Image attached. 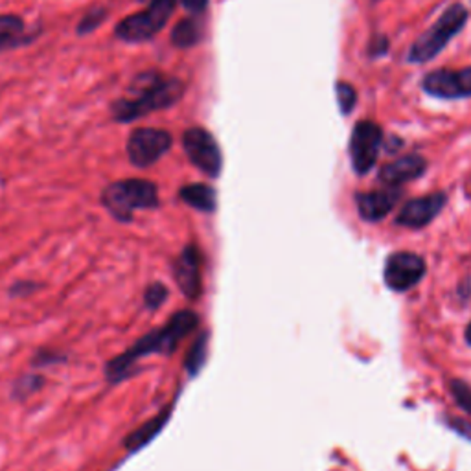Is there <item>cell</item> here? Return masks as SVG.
Wrapping results in <instances>:
<instances>
[{"instance_id":"obj_1","label":"cell","mask_w":471,"mask_h":471,"mask_svg":"<svg viewBox=\"0 0 471 471\" xmlns=\"http://www.w3.org/2000/svg\"><path fill=\"white\" fill-rule=\"evenodd\" d=\"M199 322L201 318L194 310L175 311L170 320L159 326L157 330H152L150 334L135 341L131 348L109 359L105 365V379L113 385L122 383L126 378H129L131 369L142 357L173 355L179 348V343L199 328Z\"/></svg>"},{"instance_id":"obj_2","label":"cell","mask_w":471,"mask_h":471,"mask_svg":"<svg viewBox=\"0 0 471 471\" xmlns=\"http://www.w3.org/2000/svg\"><path fill=\"white\" fill-rule=\"evenodd\" d=\"M185 91V82L180 78L164 76L157 70L140 72L129 85V96L111 103V117L117 124H131L177 105Z\"/></svg>"},{"instance_id":"obj_3","label":"cell","mask_w":471,"mask_h":471,"mask_svg":"<svg viewBox=\"0 0 471 471\" xmlns=\"http://www.w3.org/2000/svg\"><path fill=\"white\" fill-rule=\"evenodd\" d=\"M103 208L120 223H131L135 212L161 205L159 187L146 179H122L107 185L100 197Z\"/></svg>"},{"instance_id":"obj_4","label":"cell","mask_w":471,"mask_h":471,"mask_svg":"<svg viewBox=\"0 0 471 471\" xmlns=\"http://www.w3.org/2000/svg\"><path fill=\"white\" fill-rule=\"evenodd\" d=\"M467 10L462 4L449 6L432 26H429L413 43L407 61L423 65L437 57L467 22Z\"/></svg>"},{"instance_id":"obj_5","label":"cell","mask_w":471,"mask_h":471,"mask_svg":"<svg viewBox=\"0 0 471 471\" xmlns=\"http://www.w3.org/2000/svg\"><path fill=\"white\" fill-rule=\"evenodd\" d=\"M175 6L177 0H150L142 12L122 19L115 26V38L129 45L152 41L164 30Z\"/></svg>"},{"instance_id":"obj_6","label":"cell","mask_w":471,"mask_h":471,"mask_svg":"<svg viewBox=\"0 0 471 471\" xmlns=\"http://www.w3.org/2000/svg\"><path fill=\"white\" fill-rule=\"evenodd\" d=\"M173 146L170 131L161 127H138L127 138V159L135 168L146 170L157 164Z\"/></svg>"},{"instance_id":"obj_7","label":"cell","mask_w":471,"mask_h":471,"mask_svg":"<svg viewBox=\"0 0 471 471\" xmlns=\"http://www.w3.org/2000/svg\"><path fill=\"white\" fill-rule=\"evenodd\" d=\"M183 150L188 161L206 177L217 179L223 170V153L215 136L201 127H190L183 133Z\"/></svg>"},{"instance_id":"obj_8","label":"cell","mask_w":471,"mask_h":471,"mask_svg":"<svg viewBox=\"0 0 471 471\" xmlns=\"http://www.w3.org/2000/svg\"><path fill=\"white\" fill-rule=\"evenodd\" d=\"M381 144L383 129L376 122L361 120L353 126L348 142V153L352 168L357 175H365L376 166Z\"/></svg>"},{"instance_id":"obj_9","label":"cell","mask_w":471,"mask_h":471,"mask_svg":"<svg viewBox=\"0 0 471 471\" xmlns=\"http://www.w3.org/2000/svg\"><path fill=\"white\" fill-rule=\"evenodd\" d=\"M173 280L190 302H197L203 295V257L201 250L190 243L180 249L177 258L171 262Z\"/></svg>"},{"instance_id":"obj_10","label":"cell","mask_w":471,"mask_h":471,"mask_svg":"<svg viewBox=\"0 0 471 471\" xmlns=\"http://www.w3.org/2000/svg\"><path fill=\"white\" fill-rule=\"evenodd\" d=\"M425 94L437 100H464L471 98V66L432 70L422 80Z\"/></svg>"},{"instance_id":"obj_11","label":"cell","mask_w":471,"mask_h":471,"mask_svg":"<svg viewBox=\"0 0 471 471\" xmlns=\"http://www.w3.org/2000/svg\"><path fill=\"white\" fill-rule=\"evenodd\" d=\"M425 271L427 266L423 258L414 255V252H394L385 264L383 280L390 292L406 293L422 282Z\"/></svg>"},{"instance_id":"obj_12","label":"cell","mask_w":471,"mask_h":471,"mask_svg":"<svg viewBox=\"0 0 471 471\" xmlns=\"http://www.w3.org/2000/svg\"><path fill=\"white\" fill-rule=\"evenodd\" d=\"M448 197L442 192H434L423 197H416L404 205L396 217V225L407 229H423L437 217L446 206Z\"/></svg>"},{"instance_id":"obj_13","label":"cell","mask_w":471,"mask_h":471,"mask_svg":"<svg viewBox=\"0 0 471 471\" xmlns=\"http://www.w3.org/2000/svg\"><path fill=\"white\" fill-rule=\"evenodd\" d=\"M397 201H400V192L392 187L355 196V205L361 220L371 223L381 222L383 217H387L394 210Z\"/></svg>"},{"instance_id":"obj_14","label":"cell","mask_w":471,"mask_h":471,"mask_svg":"<svg viewBox=\"0 0 471 471\" xmlns=\"http://www.w3.org/2000/svg\"><path fill=\"white\" fill-rule=\"evenodd\" d=\"M427 170V161L420 155H406L385 164L379 171V180L387 187L397 188L411 180L420 179Z\"/></svg>"},{"instance_id":"obj_15","label":"cell","mask_w":471,"mask_h":471,"mask_svg":"<svg viewBox=\"0 0 471 471\" xmlns=\"http://www.w3.org/2000/svg\"><path fill=\"white\" fill-rule=\"evenodd\" d=\"M171 413H173V404H168L162 411H159L148 422H144L135 431H131L127 437L124 439V442H122L124 449H127L129 453H136L142 448H146L157 437V434L166 427V423L170 422Z\"/></svg>"},{"instance_id":"obj_16","label":"cell","mask_w":471,"mask_h":471,"mask_svg":"<svg viewBox=\"0 0 471 471\" xmlns=\"http://www.w3.org/2000/svg\"><path fill=\"white\" fill-rule=\"evenodd\" d=\"M28 28L22 17L15 13L0 15V52H8L30 43Z\"/></svg>"},{"instance_id":"obj_17","label":"cell","mask_w":471,"mask_h":471,"mask_svg":"<svg viewBox=\"0 0 471 471\" xmlns=\"http://www.w3.org/2000/svg\"><path fill=\"white\" fill-rule=\"evenodd\" d=\"M179 199L203 214H214L217 210V192L205 183H192L179 190Z\"/></svg>"},{"instance_id":"obj_18","label":"cell","mask_w":471,"mask_h":471,"mask_svg":"<svg viewBox=\"0 0 471 471\" xmlns=\"http://www.w3.org/2000/svg\"><path fill=\"white\" fill-rule=\"evenodd\" d=\"M201 41V26L194 17L180 19L171 30V43L175 48H194Z\"/></svg>"},{"instance_id":"obj_19","label":"cell","mask_w":471,"mask_h":471,"mask_svg":"<svg viewBox=\"0 0 471 471\" xmlns=\"http://www.w3.org/2000/svg\"><path fill=\"white\" fill-rule=\"evenodd\" d=\"M208 343H210V334L203 330L194 341V345L188 348L185 357V371L188 372L190 378H196L203 371L208 359Z\"/></svg>"},{"instance_id":"obj_20","label":"cell","mask_w":471,"mask_h":471,"mask_svg":"<svg viewBox=\"0 0 471 471\" xmlns=\"http://www.w3.org/2000/svg\"><path fill=\"white\" fill-rule=\"evenodd\" d=\"M109 17V8L107 6H92L91 10L85 12V15L80 19L76 26L78 35H89L96 31Z\"/></svg>"},{"instance_id":"obj_21","label":"cell","mask_w":471,"mask_h":471,"mask_svg":"<svg viewBox=\"0 0 471 471\" xmlns=\"http://www.w3.org/2000/svg\"><path fill=\"white\" fill-rule=\"evenodd\" d=\"M45 385V378L43 376H35V374H28V376H21L15 383H13V396L17 400H28V397L35 392H39L41 387Z\"/></svg>"},{"instance_id":"obj_22","label":"cell","mask_w":471,"mask_h":471,"mask_svg":"<svg viewBox=\"0 0 471 471\" xmlns=\"http://www.w3.org/2000/svg\"><path fill=\"white\" fill-rule=\"evenodd\" d=\"M336 94H337V101H339V109L345 117H348L357 103V91L353 85H350L348 82H337L336 83Z\"/></svg>"},{"instance_id":"obj_23","label":"cell","mask_w":471,"mask_h":471,"mask_svg":"<svg viewBox=\"0 0 471 471\" xmlns=\"http://www.w3.org/2000/svg\"><path fill=\"white\" fill-rule=\"evenodd\" d=\"M168 295L170 292L162 282H153L146 287V292H144V306L148 310H159L168 301Z\"/></svg>"},{"instance_id":"obj_24","label":"cell","mask_w":471,"mask_h":471,"mask_svg":"<svg viewBox=\"0 0 471 471\" xmlns=\"http://www.w3.org/2000/svg\"><path fill=\"white\" fill-rule=\"evenodd\" d=\"M449 390L453 400L458 404L460 409H464L471 416V387L462 379H451Z\"/></svg>"},{"instance_id":"obj_25","label":"cell","mask_w":471,"mask_h":471,"mask_svg":"<svg viewBox=\"0 0 471 471\" xmlns=\"http://www.w3.org/2000/svg\"><path fill=\"white\" fill-rule=\"evenodd\" d=\"M35 292H38V282H31V280H19L10 289L12 297H28Z\"/></svg>"},{"instance_id":"obj_26","label":"cell","mask_w":471,"mask_h":471,"mask_svg":"<svg viewBox=\"0 0 471 471\" xmlns=\"http://www.w3.org/2000/svg\"><path fill=\"white\" fill-rule=\"evenodd\" d=\"M179 3L192 15H201L208 8V0H179Z\"/></svg>"},{"instance_id":"obj_27","label":"cell","mask_w":471,"mask_h":471,"mask_svg":"<svg viewBox=\"0 0 471 471\" xmlns=\"http://www.w3.org/2000/svg\"><path fill=\"white\" fill-rule=\"evenodd\" d=\"M449 427L460 434V437H464L466 440H471V423L462 420V418H451L449 420Z\"/></svg>"},{"instance_id":"obj_28","label":"cell","mask_w":471,"mask_h":471,"mask_svg":"<svg viewBox=\"0 0 471 471\" xmlns=\"http://www.w3.org/2000/svg\"><path fill=\"white\" fill-rule=\"evenodd\" d=\"M56 359H65V357L63 355L57 357L54 352L43 350V352L38 353V357H35V365H52V363H57Z\"/></svg>"},{"instance_id":"obj_29","label":"cell","mask_w":471,"mask_h":471,"mask_svg":"<svg viewBox=\"0 0 471 471\" xmlns=\"http://www.w3.org/2000/svg\"><path fill=\"white\" fill-rule=\"evenodd\" d=\"M466 343L471 346V322L467 324V328H466Z\"/></svg>"}]
</instances>
